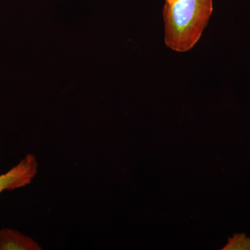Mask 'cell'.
Returning a JSON list of instances; mask_svg holds the SVG:
<instances>
[{"label":"cell","mask_w":250,"mask_h":250,"mask_svg":"<svg viewBox=\"0 0 250 250\" xmlns=\"http://www.w3.org/2000/svg\"><path fill=\"white\" fill-rule=\"evenodd\" d=\"M212 12V0H166L163 16L166 46L178 52L192 49L200 41Z\"/></svg>","instance_id":"cell-1"},{"label":"cell","mask_w":250,"mask_h":250,"mask_svg":"<svg viewBox=\"0 0 250 250\" xmlns=\"http://www.w3.org/2000/svg\"><path fill=\"white\" fill-rule=\"evenodd\" d=\"M39 164L36 156L29 154L6 173L0 174V193L27 187L38 172Z\"/></svg>","instance_id":"cell-2"},{"label":"cell","mask_w":250,"mask_h":250,"mask_svg":"<svg viewBox=\"0 0 250 250\" xmlns=\"http://www.w3.org/2000/svg\"><path fill=\"white\" fill-rule=\"evenodd\" d=\"M40 245L33 238L17 230L0 229V250H41Z\"/></svg>","instance_id":"cell-3"},{"label":"cell","mask_w":250,"mask_h":250,"mask_svg":"<svg viewBox=\"0 0 250 250\" xmlns=\"http://www.w3.org/2000/svg\"><path fill=\"white\" fill-rule=\"evenodd\" d=\"M224 250H250V238L245 234H236L229 238Z\"/></svg>","instance_id":"cell-4"}]
</instances>
